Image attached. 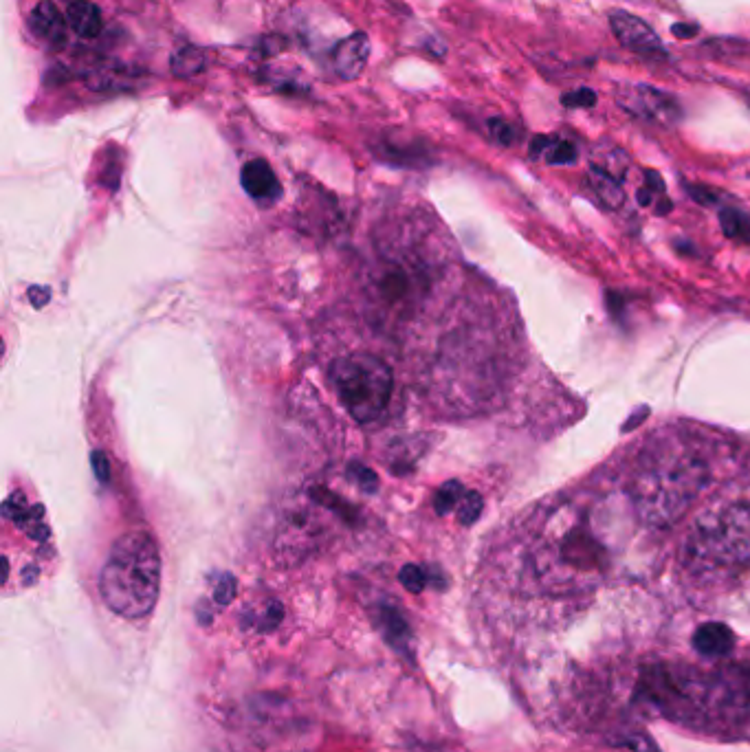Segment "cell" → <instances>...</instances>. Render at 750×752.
Wrapping results in <instances>:
<instances>
[{"label": "cell", "mask_w": 750, "mask_h": 752, "mask_svg": "<svg viewBox=\"0 0 750 752\" xmlns=\"http://www.w3.org/2000/svg\"><path fill=\"white\" fill-rule=\"evenodd\" d=\"M711 482V464L685 440L649 449L632 478L630 495L647 526L669 528L685 517Z\"/></svg>", "instance_id": "obj_1"}, {"label": "cell", "mask_w": 750, "mask_h": 752, "mask_svg": "<svg viewBox=\"0 0 750 752\" xmlns=\"http://www.w3.org/2000/svg\"><path fill=\"white\" fill-rule=\"evenodd\" d=\"M240 181L242 187H245V192L258 203H273L278 201L282 194L278 176H275L273 168L264 159L249 161L245 168H242Z\"/></svg>", "instance_id": "obj_9"}, {"label": "cell", "mask_w": 750, "mask_h": 752, "mask_svg": "<svg viewBox=\"0 0 750 752\" xmlns=\"http://www.w3.org/2000/svg\"><path fill=\"white\" fill-rule=\"evenodd\" d=\"M619 104L632 115L643 117L663 126H674L682 119L678 99L649 84H627L619 88Z\"/></svg>", "instance_id": "obj_6"}, {"label": "cell", "mask_w": 750, "mask_h": 752, "mask_svg": "<svg viewBox=\"0 0 750 752\" xmlns=\"http://www.w3.org/2000/svg\"><path fill=\"white\" fill-rule=\"evenodd\" d=\"M645 181H647L645 187H647L649 192H654V194H663L665 192V183H663V179H660L658 172L647 170L645 172Z\"/></svg>", "instance_id": "obj_27"}, {"label": "cell", "mask_w": 750, "mask_h": 752, "mask_svg": "<svg viewBox=\"0 0 750 752\" xmlns=\"http://www.w3.org/2000/svg\"><path fill=\"white\" fill-rule=\"evenodd\" d=\"M544 157L550 165H570V163L577 161V148L572 146L570 141L553 137L548 150L544 152Z\"/></svg>", "instance_id": "obj_17"}, {"label": "cell", "mask_w": 750, "mask_h": 752, "mask_svg": "<svg viewBox=\"0 0 750 752\" xmlns=\"http://www.w3.org/2000/svg\"><path fill=\"white\" fill-rule=\"evenodd\" d=\"M31 31L44 42H49L51 47H60L66 42V20L62 11L55 7L51 0H42L33 7L29 16Z\"/></svg>", "instance_id": "obj_11"}, {"label": "cell", "mask_w": 750, "mask_h": 752, "mask_svg": "<svg viewBox=\"0 0 750 752\" xmlns=\"http://www.w3.org/2000/svg\"><path fill=\"white\" fill-rule=\"evenodd\" d=\"M693 647L700 656L720 660L731 656L735 647V634L731 632L729 625L724 623H704L693 634Z\"/></svg>", "instance_id": "obj_10"}, {"label": "cell", "mask_w": 750, "mask_h": 752, "mask_svg": "<svg viewBox=\"0 0 750 752\" xmlns=\"http://www.w3.org/2000/svg\"><path fill=\"white\" fill-rule=\"evenodd\" d=\"M700 27L698 25H687V22H678V25L671 27V33H674L676 38H682V40H691L698 36Z\"/></svg>", "instance_id": "obj_26"}, {"label": "cell", "mask_w": 750, "mask_h": 752, "mask_svg": "<svg viewBox=\"0 0 750 752\" xmlns=\"http://www.w3.org/2000/svg\"><path fill=\"white\" fill-rule=\"evenodd\" d=\"M610 27L614 31L616 40L636 55L654 58V60H660L667 55L665 44L656 36V31L649 27L645 20L630 14V11L614 9L610 14Z\"/></svg>", "instance_id": "obj_7"}, {"label": "cell", "mask_w": 750, "mask_h": 752, "mask_svg": "<svg viewBox=\"0 0 750 752\" xmlns=\"http://www.w3.org/2000/svg\"><path fill=\"white\" fill-rule=\"evenodd\" d=\"M489 132L495 141L502 143V146H513L517 139V130L509 124V121L500 117L489 119Z\"/></svg>", "instance_id": "obj_20"}, {"label": "cell", "mask_w": 750, "mask_h": 752, "mask_svg": "<svg viewBox=\"0 0 750 752\" xmlns=\"http://www.w3.org/2000/svg\"><path fill=\"white\" fill-rule=\"evenodd\" d=\"M687 190H689V194H691L693 198H696L698 203H702V205H711V203H715V194H713L711 190H707V187H700V185L691 187V185H689Z\"/></svg>", "instance_id": "obj_28"}, {"label": "cell", "mask_w": 750, "mask_h": 752, "mask_svg": "<svg viewBox=\"0 0 750 752\" xmlns=\"http://www.w3.org/2000/svg\"><path fill=\"white\" fill-rule=\"evenodd\" d=\"M280 623H282V607L278 603H271L267 614H264V625L262 627L267 629V632H271V629H275Z\"/></svg>", "instance_id": "obj_25"}, {"label": "cell", "mask_w": 750, "mask_h": 752, "mask_svg": "<svg viewBox=\"0 0 750 752\" xmlns=\"http://www.w3.org/2000/svg\"><path fill=\"white\" fill-rule=\"evenodd\" d=\"M586 181H588V185H590L592 194L597 196L599 201H601L605 207H608V209H616V207H621V205H623V201H625V192H623V187H621V181H619V179H614L612 174L603 172L601 168H594V165H590Z\"/></svg>", "instance_id": "obj_13"}, {"label": "cell", "mask_w": 750, "mask_h": 752, "mask_svg": "<svg viewBox=\"0 0 750 752\" xmlns=\"http://www.w3.org/2000/svg\"><path fill=\"white\" fill-rule=\"evenodd\" d=\"M370 60V38L363 31L352 33L346 40H341L335 53H333V62H335V71L341 77V80L352 82L361 77V73L366 71Z\"/></svg>", "instance_id": "obj_8"}, {"label": "cell", "mask_w": 750, "mask_h": 752, "mask_svg": "<svg viewBox=\"0 0 750 752\" xmlns=\"http://www.w3.org/2000/svg\"><path fill=\"white\" fill-rule=\"evenodd\" d=\"M381 621H383L385 638L390 640L392 647H396L399 651H407V647H410V627H407L405 618L394 610H383Z\"/></svg>", "instance_id": "obj_15"}, {"label": "cell", "mask_w": 750, "mask_h": 752, "mask_svg": "<svg viewBox=\"0 0 750 752\" xmlns=\"http://www.w3.org/2000/svg\"><path fill=\"white\" fill-rule=\"evenodd\" d=\"M236 594V581L231 577H223V581L218 583V588L214 592V599L218 605H229L231 599H234Z\"/></svg>", "instance_id": "obj_24"}, {"label": "cell", "mask_w": 750, "mask_h": 752, "mask_svg": "<svg viewBox=\"0 0 750 752\" xmlns=\"http://www.w3.org/2000/svg\"><path fill=\"white\" fill-rule=\"evenodd\" d=\"M623 746H627L632 752H658V748H656L652 739H649L647 735H641V733L625 737Z\"/></svg>", "instance_id": "obj_23"}, {"label": "cell", "mask_w": 750, "mask_h": 752, "mask_svg": "<svg viewBox=\"0 0 750 752\" xmlns=\"http://www.w3.org/2000/svg\"><path fill=\"white\" fill-rule=\"evenodd\" d=\"M550 141H553V137H535L533 143H531V157H539V154H544L550 146Z\"/></svg>", "instance_id": "obj_29"}, {"label": "cell", "mask_w": 750, "mask_h": 752, "mask_svg": "<svg viewBox=\"0 0 750 752\" xmlns=\"http://www.w3.org/2000/svg\"><path fill=\"white\" fill-rule=\"evenodd\" d=\"M561 104L566 108H592L597 104V93L592 88H577V91H570L564 97H561Z\"/></svg>", "instance_id": "obj_21"}, {"label": "cell", "mask_w": 750, "mask_h": 752, "mask_svg": "<svg viewBox=\"0 0 750 752\" xmlns=\"http://www.w3.org/2000/svg\"><path fill=\"white\" fill-rule=\"evenodd\" d=\"M636 196H638V203H641V205H649V203H652L654 192H649L647 187H641V190H638Z\"/></svg>", "instance_id": "obj_30"}, {"label": "cell", "mask_w": 750, "mask_h": 752, "mask_svg": "<svg viewBox=\"0 0 750 752\" xmlns=\"http://www.w3.org/2000/svg\"><path fill=\"white\" fill-rule=\"evenodd\" d=\"M482 513V497L478 493H465L458 504V517L462 524H473Z\"/></svg>", "instance_id": "obj_19"}, {"label": "cell", "mask_w": 750, "mask_h": 752, "mask_svg": "<svg viewBox=\"0 0 750 752\" xmlns=\"http://www.w3.org/2000/svg\"><path fill=\"white\" fill-rule=\"evenodd\" d=\"M99 592L115 614L137 621L148 616L161 592V555L143 530L121 535L108 552L99 574Z\"/></svg>", "instance_id": "obj_2"}, {"label": "cell", "mask_w": 750, "mask_h": 752, "mask_svg": "<svg viewBox=\"0 0 750 752\" xmlns=\"http://www.w3.org/2000/svg\"><path fill=\"white\" fill-rule=\"evenodd\" d=\"M330 381L341 405L359 423H374L388 409L394 376L388 363L370 352H352L330 368Z\"/></svg>", "instance_id": "obj_5"}, {"label": "cell", "mask_w": 750, "mask_h": 752, "mask_svg": "<svg viewBox=\"0 0 750 752\" xmlns=\"http://www.w3.org/2000/svg\"><path fill=\"white\" fill-rule=\"evenodd\" d=\"M370 304L383 322L399 324L416 313L432 291L429 264L418 253H379L370 269Z\"/></svg>", "instance_id": "obj_4"}, {"label": "cell", "mask_w": 750, "mask_h": 752, "mask_svg": "<svg viewBox=\"0 0 750 752\" xmlns=\"http://www.w3.org/2000/svg\"><path fill=\"white\" fill-rule=\"evenodd\" d=\"M209 64V58L205 49L201 47H183L172 55L170 69L174 77H181V80H190L194 75H201Z\"/></svg>", "instance_id": "obj_14"}, {"label": "cell", "mask_w": 750, "mask_h": 752, "mask_svg": "<svg viewBox=\"0 0 750 752\" xmlns=\"http://www.w3.org/2000/svg\"><path fill=\"white\" fill-rule=\"evenodd\" d=\"M401 583L410 592L418 594V592H423V588H425V574H423V570H418L416 566H407V568L401 570Z\"/></svg>", "instance_id": "obj_22"}, {"label": "cell", "mask_w": 750, "mask_h": 752, "mask_svg": "<svg viewBox=\"0 0 750 752\" xmlns=\"http://www.w3.org/2000/svg\"><path fill=\"white\" fill-rule=\"evenodd\" d=\"M462 495H465V489H462L460 482H447L443 489H440L438 493V500H436V511L443 515L447 511H451V508L458 506Z\"/></svg>", "instance_id": "obj_18"}, {"label": "cell", "mask_w": 750, "mask_h": 752, "mask_svg": "<svg viewBox=\"0 0 750 752\" xmlns=\"http://www.w3.org/2000/svg\"><path fill=\"white\" fill-rule=\"evenodd\" d=\"M720 225L729 238L750 242V218L740 209H724L720 214Z\"/></svg>", "instance_id": "obj_16"}, {"label": "cell", "mask_w": 750, "mask_h": 752, "mask_svg": "<svg viewBox=\"0 0 750 752\" xmlns=\"http://www.w3.org/2000/svg\"><path fill=\"white\" fill-rule=\"evenodd\" d=\"M66 20L80 38H97L104 27L97 5L88 3V0H73L66 9Z\"/></svg>", "instance_id": "obj_12"}, {"label": "cell", "mask_w": 750, "mask_h": 752, "mask_svg": "<svg viewBox=\"0 0 750 752\" xmlns=\"http://www.w3.org/2000/svg\"><path fill=\"white\" fill-rule=\"evenodd\" d=\"M685 557L696 570H740L750 563V502L704 515L693 526Z\"/></svg>", "instance_id": "obj_3"}]
</instances>
